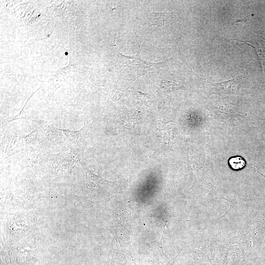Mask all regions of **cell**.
<instances>
[{"mask_svg":"<svg viewBox=\"0 0 265 265\" xmlns=\"http://www.w3.org/2000/svg\"><path fill=\"white\" fill-rule=\"evenodd\" d=\"M239 76L221 82H209V84L220 93L235 94L238 89Z\"/></svg>","mask_w":265,"mask_h":265,"instance_id":"obj_4","label":"cell"},{"mask_svg":"<svg viewBox=\"0 0 265 265\" xmlns=\"http://www.w3.org/2000/svg\"><path fill=\"white\" fill-rule=\"evenodd\" d=\"M238 41L245 42L255 49L264 71L263 65L265 61V40L255 36L247 40Z\"/></svg>","mask_w":265,"mask_h":265,"instance_id":"obj_5","label":"cell"},{"mask_svg":"<svg viewBox=\"0 0 265 265\" xmlns=\"http://www.w3.org/2000/svg\"><path fill=\"white\" fill-rule=\"evenodd\" d=\"M160 86L161 89L168 92L184 89V87L181 83L168 80H162L160 82Z\"/></svg>","mask_w":265,"mask_h":265,"instance_id":"obj_6","label":"cell"},{"mask_svg":"<svg viewBox=\"0 0 265 265\" xmlns=\"http://www.w3.org/2000/svg\"><path fill=\"white\" fill-rule=\"evenodd\" d=\"M176 21L175 13H152L146 17V24L148 26L164 27L170 26Z\"/></svg>","mask_w":265,"mask_h":265,"instance_id":"obj_3","label":"cell"},{"mask_svg":"<svg viewBox=\"0 0 265 265\" xmlns=\"http://www.w3.org/2000/svg\"><path fill=\"white\" fill-rule=\"evenodd\" d=\"M136 98L140 100L144 104L147 106H150L152 103L151 96L148 94L137 91Z\"/></svg>","mask_w":265,"mask_h":265,"instance_id":"obj_8","label":"cell"},{"mask_svg":"<svg viewBox=\"0 0 265 265\" xmlns=\"http://www.w3.org/2000/svg\"><path fill=\"white\" fill-rule=\"evenodd\" d=\"M86 176V185L90 194L97 198H105L112 195L116 189L117 182L107 181L92 173L83 159L80 161Z\"/></svg>","mask_w":265,"mask_h":265,"instance_id":"obj_1","label":"cell"},{"mask_svg":"<svg viewBox=\"0 0 265 265\" xmlns=\"http://www.w3.org/2000/svg\"><path fill=\"white\" fill-rule=\"evenodd\" d=\"M228 162L231 168L235 170L242 169L246 165L244 159L239 156L231 157L229 159Z\"/></svg>","mask_w":265,"mask_h":265,"instance_id":"obj_7","label":"cell"},{"mask_svg":"<svg viewBox=\"0 0 265 265\" xmlns=\"http://www.w3.org/2000/svg\"><path fill=\"white\" fill-rule=\"evenodd\" d=\"M59 130L64 134L66 141L72 151L77 155L83 157L85 148L84 128L77 131L62 129Z\"/></svg>","mask_w":265,"mask_h":265,"instance_id":"obj_2","label":"cell"}]
</instances>
